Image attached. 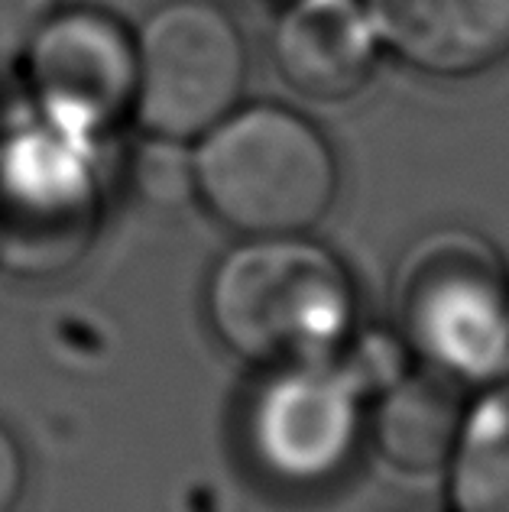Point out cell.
<instances>
[{"instance_id": "cell-1", "label": "cell", "mask_w": 509, "mask_h": 512, "mask_svg": "<svg viewBox=\"0 0 509 512\" xmlns=\"http://www.w3.org/2000/svg\"><path fill=\"white\" fill-rule=\"evenodd\" d=\"M205 312L234 357L263 370L334 360L354 334V279L305 234L244 237L214 263Z\"/></svg>"}, {"instance_id": "cell-2", "label": "cell", "mask_w": 509, "mask_h": 512, "mask_svg": "<svg viewBox=\"0 0 509 512\" xmlns=\"http://www.w3.org/2000/svg\"><path fill=\"white\" fill-rule=\"evenodd\" d=\"M192 179L211 218L237 234H308L338 198V159L302 114L240 104L195 140Z\"/></svg>"}, {"instance_id": "cell-3", "label": "cell", "mask_w": 509, "mask_h": 512, "mask_svg": "<svg viewBox=\"0 0 509 512\" xmlns=\"http://www.w3.org/2000/svg\"><path fill=\"white\" fill-rule=\"evenodd\" d=\"M396 338L409 357L461 386L509 363V273L480 234L445 227L406 250L393 279Z\"/></svg>"}, {"instance_id": "cell-4", "label": "cell", "mask_w": 509, "mask_h": 512, "mask_svg": "<svg viewBox=\"0 0 509 512\" xmlns=\"http://www.w3.org/2000/svg\"><path fill=\"white\" fill-rule=\"evenodd\" d=\"M133 39V117L146 137L195 143L244 101L247 46L218 4L169 0Z\"/></svg>"}, {"instance_id": "cell-5", "label": "cell", "mask_w": 509, "mask_h": 512, "mask_svg": "<svg viewBox=\"0 0 509 512\" xmlns=\"http://www.w3.org/2000/svg\"><path fill=\"white\" fill-rule=\"evenodd\" d=\"M98 137L46 114L0 124V244L10 256H72L85 247L98 211Z\"/></svg>"}, {"instance_id": "cell-6", "label": "cell", "mask_w": 509, "mask_h": 512, "mask_svg": "<svg viewBox=\"0 0 509 512\" xmlns=\"http://www.w3.org/2000/svg\"><path fill=\"white\" fill-rule=\"evenodd\" d=\"M364 396L338 360L266 370L244 419L253 464L299 490L341 477L364 435Z\"/></svg>"}, {"instance_id": "cell-7", "label": "cell", "mask_w": 509, "mask_h": 512, "mask_svg": "<svg viewBox=\"0 0 509 512\" xmlns=\"http://www.w3.org/2000/svg\"><path fill=\"white\" fill-rule=\"evenodd\" d=\"M39 114L88 137H101L133 114L137 39L114 13L59 7L20 62Z\"/></svg>"}, {"instance_id": "cell-8", "label": "cell", "mask_w": 509, "mask_h": 512, "mask_svg": "<svg viewBox=\"0 0 509 512\" xmlns=\"http://www.w3.org/2000/svg\"><path fill=\"white\" fill-rule=\"evenodd\" d=\"M380 52L364 0H286L273 26L276 72L308 101H351L370 85Z\"/></svg>"}, {"instance_id": "cell-9", "label": "cell", "mask_w": 509, "mask_h": 512, "mask_svg": "<svg viewBox=\"0 0 509 512\" xmlns=\"http://www.w3.org/2000/svg\"><path fill=\"white\" fill-rule=\"evenodd\" d=\"M383 52L432 78H471L509 59V0H364Z\"/></svg>"}, {"instance_id": "cell-10", "label": "cell", "mask_w": 509, "mask_h": 512, "mask_svg": "<svg viewBox=\"0 0 509 512\" xmlns=\"http://www.w3.org/2000/svg\"><path fill=\"white\" fill-rule=\"evenodd\" d=\"M464 412V386L415 363L377 393L373 438L396 470L428 474L448 464Z\"/></svg>"}, {"instance_id": "cell-11", "label": "cell", "mask_w": 509, "mask_h": 512, "mask_svg": "<svg viewBox=\"0 0 509 512\" xmlns=\"http://www.w3.org/2000/svg\"><path fill=\"white\" fill-rule=\"evenodd\" d=\"M451 512H509V380H493L474 402L448 457Z\"/></svg>"}, {"instance_id": "cell-12", "label": "cell", "mask_w": 509, "mask_h": 512, "mask_svg": "<svg viewBox=\"0 0 509 512\" xmlns=\"http://www.w3.org/2000/svg\"><path fill=\"white\" fill-rule=\"evenodd\" d=\"M137 182L146 198L159 205H172L185 195H195L192 179V153H185V143L150 137V146L140 150Z\"/></svg>"}, {"instance_id": "cell-13", "label": "cell", "mask_w": 509, "mask_h": 512, "mask_svg": "<svg viewBox=\"0 0 509 512\" xmlns=\"http://www.w3.org/2000/svg\"><path fill=\"white\" fill-rule=\"evenodd\" d=\"M59 7V0H0V75L20 69L36 33Z\"/></svg>"}, {"instance_id": "cell-14", "label": "cell", "mask_w": 509, "mask_h": 512, "mask_svg": "<svg viewBox=\"0 0 509 512\" xmlns=\"http://www.w3.org/2000/svg\"><path fill=\"white\" fill-rule=\"evenodd\" d=\"M26 490V461L17 438L0 425V512H17Z\"/></svg>"}]
</instances>
